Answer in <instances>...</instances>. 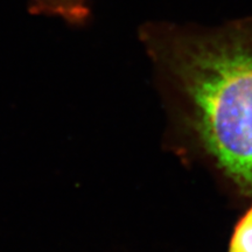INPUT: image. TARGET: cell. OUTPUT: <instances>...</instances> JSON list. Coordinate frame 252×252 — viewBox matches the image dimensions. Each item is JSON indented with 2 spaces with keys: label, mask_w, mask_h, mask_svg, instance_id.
<instances>
[{
  "label": "cell",
  "mask_w": 252,
  "mask_h": 252,
  "mask_svg": "<svg viewBox=\"0 0 252 252\" xmlns=\"http://www.w3.org/2000/svg\"><path fill=\"white\" fill-rule=\"evenodd\" d=\"M139 39L179 153L252 200V17L215 27L151 21Z\"/></svg>",
  "instance_id": "6da1fadb"
},
{
  "label": "cell",
  "mask_w": 252,
  "mask_h": 252,
  "mask_svg": "<svg viewBox=\"0 0 252 252\" xmlns=\"http://www.w3.org/2000/svg\"><path fill=\"white\" fill-rule=\"evenodd\" d=\"M93 0H28V9L36 15L60 18L71 25H83L91 14Z\"/></svg>",
  "instance_id": "7a4b0ae2"
},
{
  "label": "cell",
  "mask_w": 252,
  "mask_h": 252,
  "mask_svg": "<svg viewBox=\"0 0 252 252\" xmlns=\"http://www.w3.org/2000/svg\"><path fill=\"white\" fill-rule=\"evenodd\" d=\"M229 252H252V206L236 224L230 239Z\"/></svg>",
  "instance_id": "3957f363"
}]
</instances>
